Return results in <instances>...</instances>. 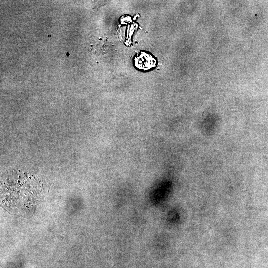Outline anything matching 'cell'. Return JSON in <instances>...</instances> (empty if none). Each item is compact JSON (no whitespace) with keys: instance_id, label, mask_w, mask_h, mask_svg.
I'll use <instances>...</instances> for the list:
<instances>
[{"instance_id":"obj_1","label":"cell","mask_w":268,"mask_h":268,"mask_svg":"<svg viewBox=\"0 0 268 268\" xmlns=\"http://www.w3.org/2000/svg\"><path fill=\"white\" fill-rule=\"evenodd\" d=\"M155 63V60L150 55L143 52L135 59L136 66L138 68L144 70H148L153 67Z\"/></svg>"}]
</instances>
